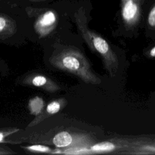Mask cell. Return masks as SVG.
I'll return each instance as SVG.
<instances>
[{
  "label": "cell",
  "instance_id": "52a82bcc",
  "mask_svg": "<svg viewBox=\"0 0 155 155\" xmlns=\"http://www.w3.org/2000/svg\"><path fill=\"white\" fill-rule=\"evenodd\" d=\"M43 107V101L41 99L36 97L30 101V107L35 114L40 112Z\"/></svg>",
  "mask_w": 155,
  "mask_h": 155
},
{
  "label": "cell",
  "instance_id": "9a60e30c",
  "mask_svg": "<svg viewBox=\"0 0 155 155\" xmlns=\"http://www.w3.org/2000/svg\"><path fill=\"white\" fill-rule=\"evenodd\" d=\"M32 1H45V0H32Z\"/></svg>",
  "mask_w": 155,
  "mask_h": 155
},
{
  "label": "cell",
  "instance_id": "8fae6325",
  "mask_svg": "<svg viewBox=\"0 0 155 155\" xmlns=\"http://www.w3.org/2000/svg\"><path fill=\"white\" fill-rule=\"evenodd\" d=\"M28 149L32 151H36L40 152H48L50 151V149L45 146L42 145H33L28 147Z\"/></svg>",
  "mask_w": 155,
  "mask_h": 155
},
{
  "label": "cell",
  "instance_id": "277c9868",
  "mask_svg": "<svg viewBox=\"0 0 155 155\" xmlns=\"http://www.w3.org/2000/svg\"><path fill=\"white\" fill-rule=\"evenodd\" d=\"M53 142L56 147L62 148L70 145L73 142V139L69 133L62 131L54 137Z\"/></svg>",
  "mask_w": 155,
  "mask_h": 155
},
{
  "label": "cell",
  "instance_id": "9c48e42d",
  "mask_svg": "<svg viewBox=\"0 0 155 155\" xmlns=\"http://www.w3.org/2000/svg\"><path fill=\"white\" fill-rule=\"evenodd\" d=\"M61 109V104L58 101H53L50 103L47 107V111L50 114L58 113Z\"/></svg>",
  "mask_w": 155,
  "mask_h": 155
},
{
  "label": "cell",
  "instance_id": "5bb4252c",
  "mask_svg": "<svg viewBox=\"0 0 155 155\" xmlns=\"http://www.w3.org/2000/svg\"><path fill=\"white\" fill-rule=\"evenodd\" d=\"M3 137H4L3 134L1 133H0V142L2 141V139H3Z\"/></svg>",
  "mask_w": 155,
  "mask_h": 155
},
{
  "label": "cell",
  "instance_id": "7a4b0ae2",
  "mask_svg": "<svg viewBox=\"0 0 155 155\" xmlns=\"http://www.w3.org/2000/svg\"><path fill=\"white\" fill-rule=\"evenodd\" d=\"M57 63L62 69L76 75L86 84L97 85L101 79L93 71L87 58L78 48L71 47L59 56Z\"/></svg>",
  "mask_w": 155,
  "mask_h": 155
},
{
  "label": "cell",
  "instance_id": "3957f363",
  "mask_svg": "<svg viewBox=\"0 0 155 155\" xmlns=\"http://www.w3.org/2000/svg\"><path fill=\"white\" fill-rule=\"evenodd\" d=\"M142 4L141 0H120V15L126 28H133L139 24Z\"/></svg>",
  "mask_w": 155,
  "mask_h": 155
},
{
  "label": "cell",
  "instance_id": "4fadbf2b",
  "mask_svg": "<svg viewBox=\"0 0 155 155\" xmlns=\"http://www.w3.org/2000/svg\"><path fill=\"white\" fill-rule=\"evenodd\" d=\"M148 56L150 58H155V45L148 52Z\"/></svg>",
  "mask_w": 155,
  "mask_h": 155
},
{
  "label": "cell",
  "instance_id": "ba28073f",
  "mask_svg": "<svg viewBox=\"0 0 155 155\" xmlns=\"http://www.w3.org/2000/svg\"><path fill=\"white\" fill-rule=\"evenodd\" d=\"M147 24L152 29H155V4L150 8L147 16Z\"/></svg>",
  "mask_w": 155,
  "mask_h": 155
},
{
  "label": "cell",
  "instance_id": "30bf717a",
  "mask_svg": "<svg viewBox=\"0 0 155 155\" xmlns=\"http://www.w3.org/2000/svg\"><path fill=\"white\" fill-rule=\"evenodd\" d=\"M47 82V79L44 76H36L33 79V84L35 86L39 87L44 85Z\"/></svg>",
  "mask_w": 155,
  "mask_h": 155
},
{
  "label": "cell",
  "instance_id": "5b68a950",
  "mask_svg": "<svg viewBox=\"0 0 155 155\" xmlns=\"http://www.w3.org/2000/svg\"><path fill=\"white\" fill-rule=\"evenodd\" d=\"M116 148V145L110 141H104L96 143L90 148L91 153H108L114 151Z\"/></svg>",
  "mask_w": 155,
  "mask_h": 155
},
{
  "label": "cell",
  "instance_id": "6da1fadb",
  "mask_svg": "<svg viewBox=\"0 0 155 155\" xmlns=\"http://www.w3.org/2000/svg\"><path fill=\"white\" fill-rule=\"evenodd\" d=\"M74 18L78 31L87 45L93 53L98 54L101 58L108 75L111 78L115 77L119 66V59L115 52L104 38L88 27L83 7L77 10Z\"/></svg>",
  "mask_w": 155,
  "mask_h": 155
},
{
  "label": "cell",
  "instance_id": "8992f818",
  "mask_svg": "<svg viewBox=\"0 0 155 155\" xmlns=\"http://www.w3.org/2000/svg\"><path fill=\"white\" fill-rule=\"evenodd\" d=\"M55 14L51 11L45 12L40 18L39 24L42 27H50L56 22Z\"/></svg>",
  "mask_w": 155,
  "mask_h": 155
},
{
  "label": "cell",
  "instance_id": "7c38bea8",
  "mask_svg": "<svg viewBox=\"0 0 155 155\" xmlns=\"http://www.w3.org/2000/svg\"><path fill=\"white\" fill-rule=\"evenodd\" d=\"M6 25V19L3 17H0V31H1Z\"/></svg>",
  "mask_w": 155,
  "mask_h": 155
},
{
  "label": "cell",
  "instance_id": "2e32d148",
  "mask_svg": "<svg viewBox=\"0 0 155 155\" xmlns=\"http://www.w3.org/2000/svg\"><path fill=\"white\" fill-rule=\"evenodd\" d=\"M141 1H142V2H144V1H145V0H141Z\"/></svg>",
  "mask_w": 155,
  "mask_h": 155
}]
</instances>
